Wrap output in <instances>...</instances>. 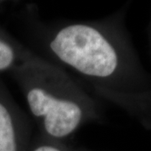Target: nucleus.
<instances>
[{
  "label": "nucleus",
  "instance_id": "nucleus-1",
  "mask_svg": "<svg viewBox=\"0 0 151 151\" xmlns=\"http://www.w3.org/2000/svg\"><path fill=\"white\" fill-rule=\"evenodd\" d=\"M37 29L50 56L88 80L95 92H120L129 64L113 19L65 22Z\"/></svg>",
  "mask_w": 151,
  "mask_h": 151
},
{
  "label": "nucleus",
  "instance_id": "nucleus-2",
  "mask_svg": "<svg viewBox=\"0 0 151 151\" xmlns=\"http://www.w3.org/2000/svg\"><path fill=\"white\" fill-rule=\"evenodd\" d=\"M19 77L29 109L44 136L60 141L99 119L95 100L59 65L29 54Z\"/></svg>",
  "mask_w": 151,
  "mask_h": 151
},
{
  "label": "nucleus",
  "instance_id": "nucleus-3",
  "mask_svg": "<svg viewBox=\"0 0 151 151\" xmlns=\"http://www.w3.org/2000/svg\"><path fill=\"white\" fill-rule=\"evenodd\" d=\"M19 132L10 108L0 100V151H19Z\"/></svg>",
  "mask_w": 151,
  "mask_h": 151
},
{
  "label": "nucleus",
  "instance_id": "nucleus-4",
  "mask_svg": "<svg viewBox=\"0 0 151 151\" xmlns=\"http://www.w3.org/2000/svg\"><path fill=\"white\" fill-rule=\"evenodd\" d=\"M17 51L10 44L0 40V71L10 68L16 60Z\"/></svg>",
  "mask_w": 151,
  "mask_h": 151
},
{
  "label": "nucleus",
  "instance_id": "nucleus-5",
  "mask_svg": "<svg viewBox=\"0 0 151 151\" xmlns=\"http://www.w3.org/2000/svg\"><path fill=\"white\" fill-rule=\"evenodd\" d=\"M31 151H65V150L59 145V140L52 139L41 134V138L39 139Z\"/></svg>",
  "mask_w": 151,
  "mask_h": 151
}]
</instances>
